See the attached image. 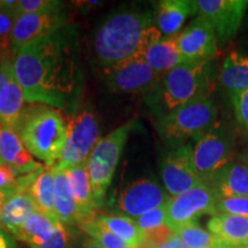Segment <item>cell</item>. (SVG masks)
I'll use <instances>...</instances> for the list:
<instances>
[{"mask_svg": "<svg viewBox=\"0 0 248 248\" xmlns=\"http://www.w3.org/2000/svg\"><path fill=\"white\" fill-rule=\"evenodd\" d=\"M13 67L28 102L69 115L78 109L84 70L74 23L21 48L13 57Z\"/></svg>", "mask_w": 248, "mask_h": 248, "instance_id": "obj_1", "label": "cell"}, {"mask_svg": "<svg viewBox=\"0 0 248 248\" xmlns=\"http://www.w3.org/2000/svg\"><path fill=\"white\" fill-rule=\"evenodd\" d=\"M150 9L124 6L106 15L97 24L89 40V51L100 70L144 55L162 38Z\"/></svg>", "mask_w": 248, "mask_h": 248, "instance_id": "obj_2", "label": "cell"}, {"mask_svg": "<svg viewBox=\"0 0 248 248\" xmlns=\"http://www.w3.org/2000/svg\"><path fill=\"white\" fill-rule=\"evenodd\" d=\"M17 135L28 152L47 167H55L67 138V121L60 110L48 106L27 109Z\"/></svg>", "mask_w": 248, "mask_h": 248, "instance_id": "obj_3", "label": "cell"}, {"mask_svg": "<svg viewBox=\"0 0 248 248\" xmlns=\"http://www.w3.org/2000/svg\"><path fill=\"white\" fill-rule=\"evenodd\" d=\"M209 61H185L163 74L151 92L161 116L200 95L208 94Z\"/></svg>", "mask_w": 248, "mask_h": 248, "instance_id": "obj_4", "label": "cell"}, {"mask_svg": "<svg viewBox=\"0 0 248 248\" xmlns=\"http://www.w3.org/2000/svg\"><path fill=\"white\" fill-rule=\"evenodd\" d=\"M217 121V107L208 94L200 95L164 114L157 129L164 139L181 140L210 131Z\"/></svg>", "mask_w": 248, "mask_h": 248, "instance_id": "obj_5", "label": "cell"}, {"mask_svg": "<svg viewBox=\"0 0 248 248\" xmlns=\"http://www.w3.org/2000/svg\"><path fill=\"white\" fill-rule=\"evenodd\" d=\"M133 121H129L100 138L89 156L86 167L93 194L99 203L113 181L124 146L133 128Z\"/></svg>", "mask_w": 248, "mask_h": 248, "instance_id": "obj_6", "label": "cell"}, {"mask_svg": "<svg viewBox=\"0 0 248 248\" xmlns=\"http://www.w3.org/2000/svg\"><path fill=\"white\" fill-rule=\"evenodd\" d=\"M100 140V123L93 108L78 107L67 120V138L55 167L68 169L88 162L89 156Z\"/></svg>", "mask_w": 248, "mask_h": 248, "instance_id": "obj_7", "label": "cell"}, {"mask_svg": "<svg viewBox=\"0 0 248 248\" xmlns=\"http://www.w3.org/2000/svg\"><path fill=\"white\" fill-rule=\"evenodd\" d=\"M101 74L108 90L116 93H151L162 76L148 66L144 55L108 67Z\"/></svg>", "mask_w": 248, "mask_h": 248, "instance_id": "obj_8", "label": "cell"}, {"mask_svg": "<svg viewBox=\"0 0 248 248\" xmlns=\"http://www.w3.org/2000/svg\"><path fill=\"white\" fill-rule=\"evenodd\" d=\"M217 195L207 183H200L184 193L170 197L167 203V224L175 232L195 223L202 215H215Z\"/></svg>", "mask_w": 248, "mask_h": 248, "instance_id": "obj_9", "label": "cell"}, {"mask_svg": "<svg viewBox=\"0 0 248 248\" xmlns=\"http://www.w3.org/2000/svg\"><path fill=\"white\" fill-rule=\"evenodd\" d=\"M232 154V145L225 133L212 129L200 136L192 147V156L195 171L201 181L210 184L233 160Z\"/></svg>", "mask_w": 248, "mask_h": 248, "instance_id": "obj_10", "label": "cell"}, {"mask_svg": "<svg viewBox=\"0 0 248 248\" xmlns=\"http://www.w3.org/2000/svg\"><path fill=\"white\" fill-rule=\"evenodd\" d=\"M198 16L207 21L218 44L225 45L240 29L248 8L247 0H198Z\"/></svg>", "mask_w": 248, "mask_h": 248, "instance_id": "obj_11", "label": "cell"}, {"mask_svg": "<svg viewBox=\"0 0 248 248\" xmlns=\"http://www.w3.org/2000/svg\"><path fill=\"white\" fill-rule=\"evenodd\" d=\"M71 13L66 5L38 14L20 15L15 22L11 39V53L14 55L24 46L57 32L70 24Z\"/></svg>", "mask_w": 248, "mask_h": 248, "instance_id": "obj_12", "label": "cell"}, {"mask_svg": "<svg viewBox=\"0 0 248 248\" xmlns=\"http://www.w3.org/2000/svg\"><path fill=\"white\" fill-rule=\"evenodd\" d=\"M161 178L170 197L179 195L202 183L195 171L191 145H182L161 160Z\"/></svg>", "mask_w": 248, "mask_h": 248, "instance_id": "obj_13", "label": "cell"}, {"mask_svg": "<svg viewBox=\"0 0 248 248\" xmlns=\"http://www.w3.org/2000/svg\"><path fill=\"white\" fill-rule=\"evenodd\" d=\"M170 195L159 183L141 178L123 188L116 200V207L128 217L138 218L151 210L168 203Z\"/></svg>", "mask_w": 248, "mask_h": 248, "instance_id": "obj_14", "label": "cell"}, {"mask_svg": "<svg viewBox=\"0 0 248 248\" xmlns=\"http://www.w3.org/2000/svg\"><path fill=\"white\" fill-rule=\"evenodd\" d=\"M26 95L15 76L13 55H9L0 66V125L17 131L26 113Z\"/></svg>", "mask_w": 248, "mask_h": 248, "instance_id": "obj_15", "label": "cell"}, {"mask_svg": "<svg viewBox=\"0 0 248 248\" xmlns=\"http://www.w3.org/2000/svg\"><path fill=\"white\" fill-rule=\"evenodd\" d=\"M177 45L186 61H210L218 48V42L213 28L198 15L187 27L177 33Z\"/></svg>", "mask_w": 248, "mask_h": 248, "instance_id": "obj_16", "label": "cell"}, {"mask_svg": "<svg viewBox=\"0 0 248 248\" xmlns=\"http://www.w3.org/2000/svg\"><path fill=\"white\" fill-rule=\"evenodd\" d=\"M54 207L59 222L68 228H80L85 223L94 219L95 217L84 212L74 199L66 171L57 167H54Z\"/></svg>", "mask_w": 248, "mask_h": 248, "instance_id": "obj_17", "label": "cell"}, {"mask_svg": "<svg viewBox=\"0 0 248 248\" xmlns=\"http://www.w3.org/2000/svg\"><path fill=\"white\" fill-rule=\"evenodd\" d=\"M198 15L197 1L193 0H162L155 6L154 21L164 37L181 32L188 17Z\"/></svg>", "mask_w": 248, "mask_h": 248, "instance_id": "obj_18", "label": "cell"}, {"mask_svg": "<svg viewBox=\"0 0 248 248\" xmlns=\"http://www.w3.org/2000/svg\"><path fill=\"white\" fill-rule=\"evenodd\" d=\"M207 229L221 246L245 248L248 246V218L217 213L209 218Z\"/></svg>", "mask_w": 248, "mask_h": 248, "instance_id": "obj_19", "label": "cell"}, {"mask_svg": "<svg viewBox=\"0 0 248 248\" xmlns=\"http://www.w3.org/2000/svg\"><path fill=\"white\" fill-rule=\"evenodd\" d=\"M217 198L248 197V161L232 160L209 184Z\"/></svg>", "mask_w": 248, "mask_h": 248, "instance_id": "obj_20", "label": "cell"}, {"mask_svg": "<svg viewBox=\"0 0 248 248\" xmlns=\"http://www.w3.org/2000/svg\"><path fill=\"white\" fill-rule=\"evenodd\" d=\"M145 60L155 73L163 75L186 60L179 52L177 35L162 37L145 53Z\"/></svg>", "mask_w": 248, "mask_h": 248, "instance_id": "obj_21", "label": "cell"}, {"mask_svg": "<svg viewBox=\"0 0 248 248\" xmlns=\"http://www.w3.org/2000/svg\"><path fill=\"white\" fill-rule=\"evenodd\" d=\"M37 209L35 201L27 192L11 195L0 207V225L15 237L26 217Z\"/></svg>", "mask_w": 248, "mask_h": 248, "instance_id": "obj_22", "label": "cell"}, {"mask_svg": "<svg viewBox=\"0 0 248 248\" xmlns=\"http://www.w3.org/2000/svg\"><path fill=\"white\" fill-rule=\"evenodd\" d=\"M64 171L67 173L70 191L76 202L89 215L93 217L97 216L95 210H97L100 203L95 200L94 194H93L86 163L70 167V168L64 169Z\"/></svg>", "mask_w": 248, "mask_h": 248, "instance_id": "obj_23", "label": "cell"}, {"mask_svg": "<svg viewBox=\"0 0 248 248\" xmlns=\"http://www.w3.org/2000/svg\"><path fill=\"white\" fill-rule=\"evenodd\" d=\"M59 223L57 219L37 209L26 217L15 238L27 243L30 247L38 246L52 234Z\"/></svg>", "mask_w": 248, "mask_h": 248, "instance_id": "obj_24", "label": "cell"}, {"mask_svg": "<svg viewBox=\"0 0 248 248\" xmlns=\"http://www.w3.org/2000/svg\"><path fill=\"white\" fill-rule=\"evenodd\" d=\"M54 186L55 169L54 167H46L39 172L31 183L27 193L35 201L37 208L52 218L59 221L54 207Z\"/></svg>", "mask_w": 248, "mask_h": 248, "instance_id": "obj_25", "label": "cell"}, {"mask_svg": "<svg viewBox=\"0 0 248 248\" xmlns=\"http://www.w3.org/2000/svg\"><path fill=\"white\" fill-rule=\"evenodd\" d=\"M219 80L230 94L248 90V57L231 52L223 61Z\"/></svg>", "mask_w": 248, "mask_h": 248, "instance_id": "obj_26", "label": "cell"}, {"mask_svg": "<svg viewBox=\"0 0 248 248\" xmlns=\"http://www.w3.org/2000/svg\"><path fill=\"white\" fill-rule=\"evenodd\" d=\"M0 160L16 168H28L36 162L17 132L7 126L0 125Z\"/></svg>", "mask_w": 248, "mask_h": 248, "instance_id": "obj_27", "label": "cell"}, {"mask_svg": "<svg viewBox=\"0 0 248 248\" xmlns=\"http://www.w3.org/2000/svg\"><path fill=\"white\" fill-rule=\"evenodd\" d=\"M95 219L107 230L125 241L131 248H136L144 244V234L139 229L136 219L131 217L113 215V214H97Z\"/></svg>", "mask_w": 248, "mask_h": 248, "instance_id": "obj_28", "label": "cell"}, {"mask_svg": "<svg viewBox=\"0 0 248 248\" xmlns=\"http://www.w3.org/2000/svg\"><path fill=\"white\" fill-rule=\"evenodd\" d=\"M17 0H0V52L2 54L11 53V39L18 15L14 7Z\"/></svg>", "mask_w": 248, "mask_h": 248, "instance_id": "obj_29", "label": "cell"}, {"mask_svg": "<svg viewBox=\"0 0 248 248\" xmlns=\"http://www.w3.org/2000/svg\"><path fill=\"white\" fill-rule=\"evenodd\" d=\"M187 248H215L218 246L216 238L208 230L200 228L197 222L184 225L175 231Z\"/></svg>", "mask_w": 248, "mask_h": 248, "instance_id": "obj_30", "label": "cell"}, {"mask_svg": "<svg viewBox=\"0 0 248 248\" xmlns=\"http://www.w3.org/2000/svg\"><path fill=\"white\" fill-rule=\"evenodd\" d=\"M80 230L93 240H95L102 248H131L125 241L107 230L97 219H92L80 226Z\"/></svg>", "mask_w": 248, "mask_h": 248, "instance_id": "obj_31", "label": "cell"}, {"mask_svg": "<svg viewBox=\"0 0 248 248\" xmlns=\"http://www.w3.org/2000/svg\"><path fill=\"white\" fill-rule=\"evenodd\" d=\"M64 4L58 0H17L14 11L18 16L26 14H38L60 8Z\"/></svg>", "mask_w": 248, "mask_h": 248, "instance_id": "obj_32", "label": "cell"}, {"mask_svg": "<svg viewBox=\"0 0 248 248\" xmlns=\"http://www.w3.org/2000/svg\"><path fill=\"white\" fill-rule=\"evenodd\" d=\"M215 209L216 214H229L248 218V197L217 198Z\"/></svg>", "mask_w": 248, "mask_h": 248, "instance_id": "obj_33", "label": "cell"}, {"mask_svg": "<svg viewBox=\"0 0 248 248\" xmlns=\"http://www.w3.org/2000/svg\"><path fill=\"white\" fill-rule=\"evenodd\" d=\"M136 222L142 233L155 230L161 226L167 224V204L161 206L159 208L151 210L144 215L136 218Z\"/></svg>", "mask_w": 248, "mask_h": 248, "instance_id": "obj_34", "label": "cell"}, {"mask_svg": "<svg viewBox=\"0 0 248 248\" xmlns=\"http://www.w3.org/2000/svg\"><path fill=\"white\" fill-rule=\"evenodd\" d=\"M74 235L70 228L59 223L55 230L44 243L30 248H71Z\"/></svg>", "mask_w": 248, "mask_h": 248, "instance_id": "obj_35", "label": "cell"}, {"mask_svg": "<svg viewBox=\"0 0 248 248\" xmlns=\"http://www.w3.org/2000/svg\"><path fill=\"white\" fill-rule=\"evenodd\" d=\"M230 97L237 122L248 136V90L232 93Z\"/></svg>", "mask_w": 248, "mask_h": 248, "instance_id": "obj_36", "label": "cell"}, {"mask_svg": "<svg viewBox=\"0 0 248 248\" xmlns=\"http://www.w3.org/2000/svg\"><path fill=\"white\" fill-rule=\"evenodd\" d=\"M71 248H102L97 241L93 240L89 235L77 233L74 235Z\"/></svg>", "mask_w": 248, "mask_h": 248, "instance_id": "obj_37", "label": "cell"}, {"mask_svg": "<svg viewBox=\"0 0 248 248\" xmlns=\"http://www.w3.org/2000/svg\"><path fill=\"white\" fill-rule=\"evenodd\" d=\"M136 248H187V247L185 246V244L183 243V241L181 240V238H179L177 234L173 233L168 240L164 241L163 244L159 245V246L152 247V246H148V245H146V244H142V245H140V246H138Z\"/></svg>", "mask_w": 248, "mask_h": 248, "instance_id": "obj_38", "label": "cell"}, {"mask_svg": "<svg viewBox=\"0 0 248 248\" xmlns=\"http://www.w3.org/2000/svg\"><path fill=\"white\" fill-rule=\"evenodd\" d=\"M0 248H16L14 237L0 225Z\"/></svg>", "mask_w": 248, "mask_h": 248, "instance_id": "obj_39", "label": "cell"}, {"mask_svg": "<svg viewBox=\"0 0 248 248\" xmlns=\"http://www.w3.org/2000/svg\"><path fill=\"white\" fill-rule=\"evenodd\" d=\"M11 197V194H8L7 192H5V191H2L1 188H0V207L2 206V204L5 203V201L8 199V198Z\"/></svg>", "mask_w": 248, "mask_h": 248, "instance_id": "obj_40", "label": "cell"}, {"mask_svg": "<svg viewBox=\"0 0 248 248\" xmlns=\"http://www.w3.org/2000/svg\"><path fill=\"white\" fill-rule=\"evenodd\" d=\"M9 55H12V54H8V55H6V54H2L1 52H0V66H1V63H2V61L5 60L6 58L7 57H9Z\"/></svg>", "mask_w": 248, "mask_h": 248, "instance_id": "obj_41", "label": "cell"}, {"mask_svg": "<svg viewBox=\"0 0 248 248\" xmlns=\"http://www.w3.org/2000/svg\"><path fill=\"white\" fill-rule=\"evenodd\" d=\"M215 248H235V247H228V246H221V245H218V246H216Z\"/></svg>", "mask_w": 248, "mask_h": 248, "instance_id": "obj_42", "label": "cell"}, {"mask_svg": "<svg viewBox=\"0 0 248 248\" xmlns=\"http://www.w3.org/2000/svg\"><path fill=\"white\" fill-rule=\"evenodd\" d=\"M246 159H247V161H248V155H247V156H246Z\"/></svg>", "mask_w": 248, "mask_h": 248, "instance_id": "obj_43", "label": "cell"}, {"mask_svg": "<svg viewBox=\"0 0 248 248\" xmlns=\"http://www.w3.org/2000/svg\"><path fill=\"white\" fill-rule=\"evenodd\" d=\"M1 162H2V161H1V160H0V163H1Z\"/></svg>", "mask_w": 248, "mask_h": 248, "instance_id": "obj_44", "label": "cell"}, {"mask_svg": "<svg viewBox=\"0 0 248 248\" xmlns=\"http://www.w3.org/2000/svg\"><path fill=\"white\" fill-rule=\"evenodd\" d=\"M245 248H248V246H247V247H245Z\"/></svg>", "mask_w": 248, "mask_h": 248, "instance_id": "obj_45", "label": "cell"}]
</instances>
